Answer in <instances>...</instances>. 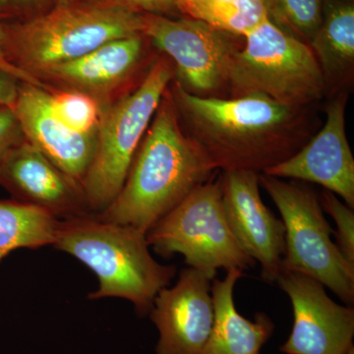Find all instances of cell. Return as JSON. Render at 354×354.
I'll return each instance as SVG.
<instances>
[{
  "label": "cell",
  "mask_w": 354,
  "mask_h": 354,
  "mask_svg": "<svg viewBox=\"0 0 354 354\" xmlns=\"http://www.w3.org/2000/svg\"><path fill=\"white\" fill-rule=\"evenodd\" d=\"M171 86L184 131L218 171L262 174L295 155L312 137L309 108L286 106L260 93L199 97L174 80Z\"/></svg>",
  "instance_id": "1"
},
{
  "label": "cell",
  "mask_w": 354,
  "mask_h": 354,
  "mask_svg": "<svg viewBox=\"0 0 354 354\" xmlns=\"http://www.w3.org/2000/svg\"><path fill=\"white\" fill-rule=\"evenodd\" d=\"M218 171L208 156L184 131L167 88L122 188L97 216L147 234Z\"/></svg>",
  "instance_id": "2"
},
{
  "label": "cell",
  "mask_w": 354,
  "mask_h": 354,
  "mask_svg": "<svg viewBox=\"0 0 354 354\" xmlns=\"http://www.w3.org/2000/svg\"><path fill=\"white\" fill-rule=\"evenodd\" d=\"M53 246L87 266L99 279L90 299L118 297L149 314L158 291L176 274L174 265L153 259L146 232L97 215L60 221Z\"/></svg>",
  "instance_id": "3"
},
{
  "label": "cell",
  "mask_w": 354,
  "mask_h": 354,
  "mask_svg": "<svg viewBox=\"0 0 354 354\" xmlns=\"http://www.w3.org/2000/svg\"><path fill=\"white\" fill-rule=\"evenodd\" d=\"M143 14L88 0L53 4L44 12L7 23L9 64L35 77L114 39L142 35Z\"/></svg>",
  "instance_id": "4"
},
{
  "label": "cell",
  "mask_w": 354,
  "mask_h": 354,
  "mask_svg": "<svg viewBox=\"0 0 354 354\" xmlns=\"http://www.w3.org/2000/svg\"><path fill=\"white\" fill-rule=\"evenodd\" d=\"M174 78L171 60L165 55L158 57L132 92L104 109L94 158L81 183L95 215L108 208L120 193L133 158Z\"/></svg>",
  "instance_id": "5"
},
{
  "label": "cell",
  "mask_w": 354,
  "mask_h": 354,
  "mask_svg": "<svg viewBox=\"0 0 354 354\" xmlns=\"http://www.w3.org/2000/svg\"><path fill=\"white\" fill-rule=\"evenodd\" d=\"M252 93L295 108H309L327 94L311 48L268 18L244 37L243 48L234 55L230 69L228 97Z\"/></svg>",
  "instance_id": "6"
},
{
  "label": "cell",
  "mask_w": 354,
  "mask_h": 354,
  "mask_svg": "<svg viewBox=\"0 0 354 354\" xmlns=\"http://www.w3.org/2000/svg\"><path fill=\"white\" fill-rule=\"evenodd\" d=\"M149 246L162 257L180 254L189 268L213 281L220 269L255 266L235 239L223 206L220 176L198 186L146 234Z\"/></svg>",
  "instance_id": "7"
},
{
  "label": "cell",
  "mask_w": 354,
  "mask_h": 354,
  "mask_svg": "<svg viewBox=\"0 0 354 354\" xmlns=\"http://www.w3.org/2000/svg\"><path fill=\"white\" fill-rule=\"evenodd\" d=\"M260 185L278 208L286 228L281 271L295 272L329 288L348 306L354 304V267L333 241L320 199L301 181L259 174Z\"/></svg>",
  "instance_id": "8"
},
{
  "label": "cell",
  "mask_w": 354,
  "mask_h": 354,
  "mask_svg": "<svg viewBox=\"0 0 354 354\" xmlns=\"http://www.w3.org/2000/svg\"><path fill=\"white\" fill-rule=\"evenodd\" d=\"M142 35L174 69V80L190 94L227 97L232 60L244 38L203 21L143 14Z\"/></svg>",
  "instance_id": "9"
},
{
  "label": "cell",
  "mask_w": 354,
  "mask_h": 354,
  "mask_svg": "<svg viewBox=\"0 0 354 354\" xmlns=\"http://www.w3.org/2000/svg\"><path fill=\"white\" fill-rule=\"evenodd\" d=\"M277 283L293 310L292 330L281 353L344 354L353 346V306L337 304L322 283L299 272L281 271Z\"/></svg>",
  "instance_id": "10"
},
{
  "label": "cell",
  "mask_w": 354,
  "mask_h": 354,
  "mask_svg": "<svg viewBox=\"0 0 354 354\" xmlns=\"http://www.w3.org/2000/svg\"><path fill=\"white\" fill-rule=\"evenodd\" d=\"M259 174L252 171H221L223 206L230 230L244 252L261 265V277L277 283L286 249L283 221L266 207Z\"/></svg>",
  "instance_id": "11"
},
{
  "label": "cell",
  "mask_w": 354,
  "mask_h": 354,
  "mask_svg": "<svg viewBox=\"0 0 354 354\" xmlns=\"http://www.w3.org/2000/svg\"><path fill=\"white\" fill-rule=\"evenodd\" d=\"M348 95L339 93L328 104L322 129L300 150L262 174L318 184L353 209L354 158L346 131Z\"/></svg>",
  "instance_id": "12"
},
{
  "label": "cell",
  "mask_w": 354,
  "mask_h": 354,
  "mask_svg": "<svg viewBox=\"0 0 354 354\" xmlns=\"http://www.w3.org/2000/svg\"><path fill=\"white\" fill-rule=\"evenodd\" d=\"M149 314L160 334L157 354H199L215 317L212 279L193 268L181 270L176 285L158 291Z\"/></svg>",
  "instance_id": "13"
},
{
  "label": "cell",
  "mask_w": 354,
  "mask_h": 354,
  "mask_svg": "<svg viewBox=\"0 0 354 354\" xmlns=\"http://www.w3.org/2000/svg\"><path fill=\"white\" fill-rule=\"evenodd\" d=\"M0 185L16 201L43 209L59 221L95 215L81 183L26 140L0 167Z\"/></svg>",
  "instance_id": "14"
},
{
  "label": "cell",
  "mask_w": 354,
  "mask_h": 354,
  "mask_svg": "<svg viewBox=\"0 0 354 354\" xmlns=\"http://www.w3.org/2000/svg\"><path fill=\"white\" fill-rule=\"evenodd\" d=\"M146 41L143 35L114 39L83 57L44 70L37 79L44 86L85 93L108 106L138 69Z\"/></svg>",
  "instance_id": "15"
},
{
  "label": "cell",
  "mask_w": 354,
  "mask_h": 354,
  "mask_svg": "<svg viewBox=\"0 0 354 354\" xmlns=\"http://www.w3.org/2000/svg\"><path fill=\"white\" fill-rule=\"evenodd\" d=\"M14 111L26 141L50 158L65 174L82 183L97 146V134L73 131L53 113L46 88L22 82Z\"/></svg>",
  "instance_id": "16"
},
{
  "label": "cell",
  "mask_w": 354,
  "mask_h": 354,
  "mask_svg": "<svg viewBox=\"0 0 354 354\" xmlns=\"http://www.w3.org/2000/svg\"><path fill=\"white\" fill-rule=\"evenodd\" d=\"M241 270H230L223 279L212 281L214 317L213 327L199 354H259L269 341L274 325L267 314L257 313L254 320L244 318L234 304V291Z\"/></svg>",
  "instance_id": "17"
},
{
  "label": "cell",
  "mask_w": 354,
  "mask_h": 354,
  "mask_svg": "<svg viewBox=\"0 0 354 354\" xmlns=\"http://www.w3.org/2000/svg\"><path fill=\"white\" fill-rule=\"evenodd\" d=\"M309 46L322 71L326 92L342 93L353 78V0H324L322 22Z\"/></svg>",
  "instance_id": "18"
},
{
  "label": "cell",
  "mask_w": 354,
  "mask_h": 354,
  "mask_svg": "<svg viewBox=\"0 0 354 354\" xmlns=\"http://www.w3.org/2000/svg\"><path fill=\"white\" fill-rule=\"evenodd\" d=\"M59 221L43 209L0 199V263L17 249L53 245Z\"/></svg>",
  "instance_id": "19"
},
{
  "label": "cell",
  "mask_w": 354,
  "mask_h": 354,
  "mask_svg": "<svg viewBox=\"0 0 354 354\" xmlns=\"http://www.w3.org/2000/svg\"><path fill=\"white\" fill-rule=\"evenodd\" d=\"M177 10L242 38L267 19L263 0H178Z\"/></svg>",
  "instance_id": "20"
},
{
  "label": "cell",
  "mask_w": 354,
  "mask_h": 354,
  "mask_svg": "<svg viewBox=\"0 0 354 354\" xmlns=\"http://www.w3.org/2000/svg\"><path fill=\"white\" fill-rule=\"evenodd\" d=\"M268 20L278 29L311 44L323 18L324 0H263Z\"/></svg>",
  "instance_id": "21"
},
{
  "label": "cell",
  "mask_w": 354,
  "mask_h": 354,
  "mask_svg": "<svg viewBox=\"0 0 354 354\" xmlns=\"http://www.w3.org/2000/svg\"><path fill=\"white\" fill-rule=\"evenodd\" d=\"M46 92L51 111L67 127L81 134H97L106 106L79 91L48 87Z\"/></svg>",
  "instance_id": "22"
},
{
  "label": "cell",
  "mask_w": 354,
  "mask_h": 354,
  "mask_svg": "<svg viewBox=\"0 0 354 354\" xmlns=\"http://www.w3.org/2000/svg\"><path fill=\"white\" fill-rule=\"evenodd\" d=\"M323 211L329 214L337 225L334 232L342 256L354 267V212L346 203L330 191L324 190L321 197Z\"/></svg>",
  "instance_id": "23"
},
{
  "label": "cell",
  "mask_w": 354,
  "mask_h": 354,
  "mask_svg": "<svg viewBox=\"0 0 354 354\" xmlns=\"http://www.w3.org/2000/svg\"><path fill=\"white\" fill-rule=\"evenodd\" d=\"M25 140L20 121L14 109L0 106V167L11 151Z\"/></svg>",
  "instance_id": "24"
},
{
  "label": "cell",
  "mask_w": 354,
  "mask_h": 354,
  "mask_svg": "<svg viewBox=\"0 0 354 354\" xmlns=\"http://www.w3.org/2000/svg\"><path fill=\"white\" fill-rule=\"evenodd\" d=\"M106 6L120 7L127 10L141 14H155V15L174 17L178 15L177 1L178 0H88Z\"/></svg>",
  "instance_id": "25"
},
{
  "label": "cell",
  "mask_w": 354,
  "mask_h": 354,
  "mask_svg": "<svg viewBox=\"0 0 354 354\" xmlns=\"http://www.w3.org/2000/svg\"><path fill=\"white\" fill-rule=\"evenodd\" d=\"M21 84L17 76L0 67V106L14 108Z\"/></svg>",
  "instance_id": "26"
},
{
  "label": "cell",
  "mask_w": 354,
  "mask_h": 354,
  "mask_svg": "<svg viewBox=\"0 0 354 354\" xmlns=\"http://www.w3.org/2000/svg\"><path fill=\"white\" fill-rule=\"evenodd\" d=\"M7 23L8 22H0V67L7 70V71L11 72L14 75L18 77L22 82L32 84L35 86H39V87L44 88V85L39 79L35 78L24 73V72L20 71L15 67L12 66L9 64L8 60L6 58V41H7Z\"/></svg>",
  "instance_id": "27"
},
{
  "label": "cell",
  "mask_w": 354,
  "mask_h": 354,
  "mask_svg": "<svg viewBox=\"0 0 354 354\" xmlns=\"http://www.w3.org/2000/svg\"><path fill=\"white\" fill-rule=\"evenodd\" d=\"M19 16L32 17L44 12L53 6L51 0H10Z\"/></svg>",
  "instance_id": "28"
},
{
  "label": "cell",
  "mask_w": 354,
  "mask_h": 354,
  "mask_svg": "<svg viewBox=\"0 0 354 354\" xmlns=\"http://www.w3.org/2000/svg\"><path fill=\"white\" fill-rule=\"evenodd\" d=\"M16 17H19V14L10 0H0V22H10Z\"/></svg>",
  "instance_id": "29"
},
{
  "label": "cell",
  "mask_w": 354,
  "mask_h": 354,
  "mask_svg": "<svg viewBox=\"0 0 354 354\" xmlns=\"http://www.w3.org/2000/svg\"><path fill=\"white\" fill-rule=\"evenodd\" d=\"M53 4L64 3V2L73 1V0H51Z\"/></svg>",
  "instance_id": "30"
},
{
  "label": "cell",
  "mask_w": 354,
  "mask_h": 354,
  "mask_svg": "<svg viewBox=\"0 0 354 354\" xmlns=\"http://www.w3.org/2000/svg\"><path fill=\"white\" fill-rule=\"evenodd\" d=\"M344 354H354V346H351V348H349L348 351H346V353Z\"/></svg>",
  "instance_id": "31"
}]
</instances>
